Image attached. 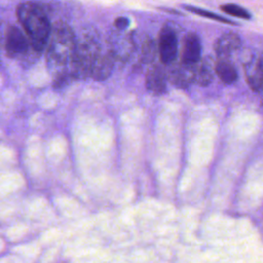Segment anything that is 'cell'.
Here are the masks:
<instances>
[{"label":"cell","instance_id":"cell-1","mask_svg":"<svg viewBox=\"0 0 263 263\" xmlns=\"http://www.w3.org/2000/svg\"><path fill=\"white\" fill-rule=\"evenodd\" d=\"M77 38L73 30L65 23H55L47 43L46 60L53 73L55 87L65 85L70 79L75 78L72 64L75 55Z\"/></svg>","mask_w":263,"mask_h":263},{"label":"cell","instance_id":"cell-2","mask_svg":"<svg viewBox=\"0 0 263 263\" xmlns=\"http://www.w3.org/2000/svg\"><path fill=\"white\" fill-rule=\"evenodd\" d=\"M16 14L32 47L36 51H41L48 43L51 33V27L44 10L36 3L24 2L17 6Z\"/></svg>","mask_w":263,"mask_h":263},{"label":"cell","instance_id":"cell-3","mask_svg":"<svg viewBox=\"0 0 263 263\" xmlns=\"http://www.w3.org/2000/svg\"><path fill=\"white\" fill-rule=\"evenodd\" d=\"M101 54L100 43L93 32L83 33L77 39L75 55L72 64V72L75 78L90 76L91 69Z\"/></svg>","mask_w":263,"mask_h":263},{"label":"cell","instance_id":"cell-4","mask_svg":"<svg viewBox=\"0 0 263 263\" xmlns=\"http://www.w3.org/2000/svg\"><path fill=\"white\" fill-rule=\"evenodd\" d=\"M109 51L118 61H126L135 49L133 36L124 30L116 29L109 36Z\"/></svg>","mask_w":263,"mask_h":263},{"label":"cell","instance_id":"cell-5","mask_svg":"<svg viewBox=\"0 0 263 263\" xmlns=\"http://www.w3.org/2000/svg\"><path fill=\"white\" fill-rule=\"evenodd\" d=\"M158 52L164 65H172L178 53V38L176 32L168 26H163L158 37Z\"/></svg>","mask_w":263,"mask_h":263},{"label":"cell","instance_id":"cell-6","mask_svg":"<svg viewBox=\"0 0 263 263\" xmlns=\"http://www.w3.org/2000/svg\"><path fill=\"white\" fill-rule=\"evenodd\" d=\"M5 49L6 53L11 57H20L27 53L29 42L24 34L15 26H8L5 34Z\"/></svg>","mask_w":263,"mask_h":263},{"label":"cell","instance_id":"cell-7","mask_svg":"<svg viewBox=\"0 0 263 263\" xmlns=\"http://www.w3.org/2000/svg\"><path fill=\"white\" fill-rule=\"evenodd\" d=\"M168 71V78L178 87L185 88L192 81L194 82V66L186 65L182 62L173 63Z\"/></svg>","mask_w":263,"mask_h":263},{"label":"cell","instance_id":"cell-8","mask_svg":"<svg viewBox=\"0 0 263 263\" xmlns=\"http://www.w3.org/2000/svg\"><path fill=\"white\" fill-rule=\"evenodd\" d=\"M200 53L201 45L198 36L194 33H188L184 39L181 62L186 65L194 66L200 61Z\"/></svg>","mask_w":263,"mask_h":263},{"label":"cell","instance_id":"cell-9","mask_svg":"<svg viewBox=\"0 0 263 263\" xmlns=\"http://www.w3.org/2000/svg\"><path fill=\"white\" fill-rule=\"evenodd\" d=\"M241 46L240 37L234 33H226L220 36L215 43V51L218 59H230L232 52Z\"/></svg>","mask_w":263,"mask_h":263},{"label":"cell","instance_id":"cell-10","mask_svg":"<svg viewBox=\"0 0 263 263\" xmlns=\"http://www.w3.org/2000/svg\"><path fill=\"white\" fill-rule=\"evenodd\" d=\"M246 80L254 91L263 88V66L260 58H251L245 66Z\"/></svg>","mask_w":263,"mask_h":263},{"label":"cell","instance_id":"cell-11","mask_svg":"<svg viewBox=\"0 0 263 263\" xmlns=\"http://www.w3.org/2000/svg\"><path fill=\"white\" fill-rule=\"evenodd\" d=\"M146 87L153 95H162L166 88V74L159 66H153L146 75Z\"/></svg>","mask_w":263,"mask_h":263},{"label":"cell","instance_id":"cell-12","mask_svg":"<svg viewBox=\"0 0 263 263\" xmlns=\"http://www.w3.org/2000/svg\"><path fill=\"white\" fill-rule=\"evenodd\" d=\"M115 59L110 53V51L102 53L98 57L92 69L90 76L96 80H105L107 77L110 76L113 66H114Z\"/></svg>","mask_w":263,"mask_h":263},{"label":"cell","instance_id":"cell-13","mask_svg":"<svg viewBox=\"0 0 263 263\" xmlns=\"http://www.w3.org/2000/svg\"><path fill=\"white\" fill-rule=\"evenodd\" d=\"M214 64L210 58L200 60L194 66V82L200 86L209 85L214 78Z\"/></svg>","mask_w":263,"mask_h":263},{"label":"cell","instance_id":"cell-14","mask_svg":"<svg viewBox=\"0 0 263 263\" xmlns=\"http://www.w3.org/2000/svg\"><path fill=\"white\" fill-rule=\"evenodd\" d=\"M215 72L226 84H231L237 79V71L230 59H218L215 65Z\"/></svg>","mask_w":263,"mask_h":263},{"label":"cell","instance_id":"cell-15","mask_svg":"<svg viewBox=\"0 0 263 263\" xmlns=\"http://www.w3.org/2000/svg\"><path fill=\"white\" fill-rule=\"evenodd\" d=\"M156 54V45L154 40L150 37L146 38L143 42L141 49V61L143 63H151Z\"/></svg>","mask_w":263,"mask_h":263},{"label":"cell","instance_id":"cell-16","mask_svg":"<svg viewBox=\"0 0 263 263\" xmlns=\"http://www.w3.org/2000/svg\"><path fill=\"white\" fill-rule=\"evenodd\" d=\"M221 9L225 13L235 16V17H239V18H243V20H249L251 17V14L247 9H245L243 7L236 5V4H232V3L224 4L221 6Z\"/></svg>","mask_w":263,"mask_h":263},{"label":"cell","instance_id":"cell-17","mask_svg":"<svg viewBox=\"0 0 263 263\" xmlns=\"http://www.w3.org/2000/svg\"><path fill=\"white\" fill-rule=\"evenodd\" d=\"M186 9L190 10L191 12L193 13H196L200 16H203V17H206V18H211V20H214V21H217V22H221V23H226V24H231V25H235V23H233L232 21L224 17V16H221L217 13H214V12H211V11H208V10H204V9H201V8H197V7H192V6H186Z\"/></svg>","mask_w":263,"mask_h":263},{"label":"cell","instance_id":"cell-18","mask_svg":"<svg viewBox=\"0 0 263 263\" xmlns=\"http://www.w3.org/2000/svg\"><path fill=\"white\" fill-rule=\"evenodd\" d=\"M115 28L118 29V30H125V28L128 26V20L124 16H120V17H117L115 20Z\"/></svg>","mask_w":263,"mask_h":263},{"label":"cell","instance_id":"cell-19","mask_svg":"<svg viewBox=\"0 0 263 263\" xmlns=\"http://www.w3.org/2000/svg\"><path fill=\"white\" fill-rule=\"evenodd\" d=\"M260 61H261V63H262V66H263V53H262V55L260 57Z\"/></svg>","mask_w":263,"mask_h":263}]
</instances>
